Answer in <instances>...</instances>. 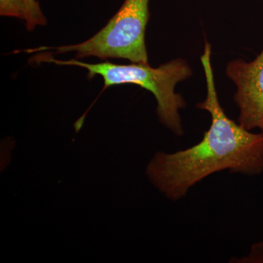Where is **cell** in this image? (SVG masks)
<instances>
[{"label":"cell","mask_w":263,"mask_h":263,"mask_svg":"<svg viewBox=\"0 0 263 263\" xmlns=\"http://www.w3.org/2000/svg\"><path fill=\"white\" fill-rule=\"evenodd\" d=\"M200 61L207 94L196 106L210 114V127L197 144L174 153L158 152L146 167L151 182L172 201L181 200L197 183L216 173L249 176L263 173V133L247 130L226 115L218 98L212 45L207 41Z\"/></svg>","instance_id":"cell-1"},{"label":"cell","mask_w":263,"mask_h":263,"mask_svg":"<svg viewBox=\"0 0 263 263\" xmlns=\"http://www.w3.org/2000/svg\"><path fill=\"white\" fill-rule=\"evenodd\" d=\"M34 61L82 67L88 71L89 79L96 76L103 78V89L123 84L141 86L155 96L161 124L176 136H182L184 133L180 110L186 108V103L181 95L175 91V88L179 83L191 78L193 70L182 58L171 60L156 68L149 64L133 62L130 65H119L110 62L92 64L77 60H59L50 53L37 55Z\"/></svg>","instance_id":"cell-2"},{"label":"cell","mask_w":263,"mask_h":263,"mask_svg":"<svg viewBox=\"0 0 263 263\" xmlns=\"http://www.w3.org/2000/svg\"><path fill=\"white\" fill-rule=\"evenodd\" d=\"M149 3L150 0H124L108 23L84 42L58 47L42 46L24 52L53 50L56 54L75 52L77 59H124L133 63L148 64L145 34L150 18Z\"/></svg>","instance_id":"cell-3"},{"label":"cell","mask_w":263,"mask_h":263,"mask_svg":"<svg viewBox=\"0 0 263 263\" xmlns=\"http://www.w3.org/2000/svg\"><path fill=\"white\" fill-rule=\"evenodd\" d=\"M226 72L236 86L233 100L239 109L238 124L247 130L263 133V49L252 62L238 59L228 62Z\"/></svg>","instance_id":"cell-4"},{"label":"cell","mask_w":263,"mask_h":263,"mask_svg":"<svg viewBox=\"0 0 263 263\" xmlns=\"http://www.w3.org/2000/svg\"><path fill=\"white\" fill-rule=\"evenodd\" d=\"M0 15L27 21L29 9L26 0H0Z\"/></svg>","instance_id":"cell-5"},{"label":"cell","mask_w":263,"mask_h":263,"mask_svg":"<svg viewBox=\"0 0 263 263\" xmlns=\"http://www.w3.org/2000/svg\"><path fill=\"white\" fill-rule=\"evenodd\" d=\"M28 6L29 16L26 21L27 28L33 30L36 26H43L46 24V19L41 9L39 3L36 0H26Z\"/></svg>","instance_id":"cell-6"},{"label":"cell","mask_w":263,"mask_h":263,"mask_svg":"<svg viewBox=\"0 0 263 263\" xmlns=\"http://www.w3.org/2000/svg\"><path fill=\"white\" fill-rule=\"evenodd\" d=\"M230 262L263 263V241L252 245L250 252L245 257L231 259Z\"/></svg>","instance_id":"cell-7"}]
</instances>
